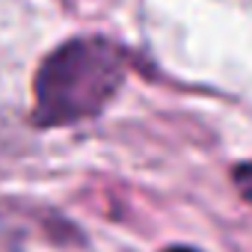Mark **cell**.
<instances>
[{"label": "cell", "mask_w": 252, "mask_h": 252, "mask_svg": "<svg viewBox=\"0 0 252 252\" xmlns=\"http://www.w3.org/2000/svg\"><path fill=\"white\" fill-rule=\"evenodd\" d=\"M128 60L107 39H74L57 48L36 74L39 125H71L107 107L125 80Z\"/></svg>", "instance_id": "1"}, {"label": "cell", "mask_w": 252, "mask_h": 252, "mask_svg": "<svg viewBox=\"0 0 252 252\" xmlns=\"http://www.w3.org/2000/svg\"><path fill=\"white\" fill-rule=\"evenodd\" d=\"M234 184H237L240 193L252 202V160H249V163H240V166L234 169Z\"/></svg>", "instance_id": "2"}, {"label": "cell", "mask_w": 252, "mask_h": 252, "mask_svg": "<svg viewBox=\"0 0 252 252\" xmlns=\"http://www.w3.org/2000/svg\"><path fill=\"white\" fill-rule=\"evenodd\" d=\"M163 252H199V249H193V246H169Z\"/></svg>", "instance_id": "3"}]
</instances>
